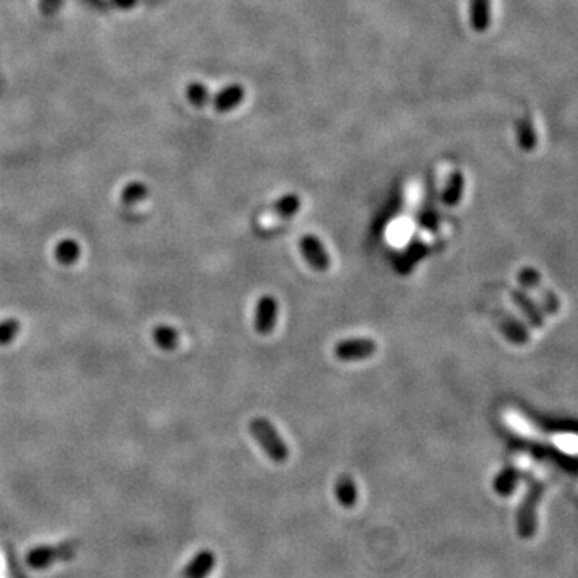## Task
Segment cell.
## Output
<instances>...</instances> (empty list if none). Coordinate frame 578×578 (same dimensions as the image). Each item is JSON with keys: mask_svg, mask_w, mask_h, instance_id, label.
<instances>
[{"mask_svg": "<svg viewBox=\"0 0 578 578\" xmlns=\"http://www.w3.org/2000/svg\"><path fill=\"white\" fill-rule=\"evenodd\" d=\"M378 344L368 338L342 339L334 345V355L339 361H361L376 354Z\"/></svg>", "mask_w": 578, "mask_h": 578, "instance_id": "obj_3", "label": "cell"}, {"mask_svg": "<svg viewBox=\"0 0 578 578\" xmlns=\"http://www.w3.org/2000/svg\"><path fill=\"white\" fill-rule=\"evenodd\" d=\"M469 22L476 33H485L492 23V0H469Z\"/></svg>", "mask_w": 578, "mask_h": 578, "instance_id": "obj_9", "label": "cell"}, {"mask_svg": "<svg viewBox=\"0 0 578 578\" xmlns=\"http://www.w3.org/2000/svg\"><path fill=\"white\" fill-rule=\"evenodd\" d=\"M246 98V89L241 84H230L214 97V108L219 113H229L238 108Z\"/></svg>", "mask_w": 578, "mask_h": 578, "instance_id": "obj_8", "label": "cell"}, {"mask_svg": "<svg viewBox=\"0 0 578 578\" xmlns=\"http://www.w3.org/2000/svg\"><path fill=\"white\" fill-rule=\"evenodd\" d=\"M492 318L497 324L503 336L509 340L511 344L524 345L530 340V333L524 323H520L518 318L511 317L506 312H493Z\"/></svg>", "mask_w": 578, "mask_h": 578, "instance_id": "obj_6", "label": "cell"}, {"mask_svg": "<svg viewBox=\"0 0 578 578\" xmlns=\"http://www.w3.org/2000/svg\"><path fill=\"white\" fill-rule=\"evenodd\" d=\"M187 97L192 105L198 106V108H203L209 103V89L206 87L204 84H201V82H193V84L188 85L187 89Z\"/></svg>", "mask_w": 578, "mask_h": 578, "instance_id": "obj_19", "label": "cell"}, {"mask_svg": "<svg viewBox=\"0 0 578 578\" xmlns=\"http://www.w3.org/2000/svg\"><path fill=\"white\" fill-rule=\"evenodd\" d=\"M334 492H336V498L342 508L350 509L357 504V485H355L354 479L350 477L349 474H340L336 481V485H334Z\"/></svg>", "mask_w": 578, "mask_h": 578, "instance_id": "obj_11", "label": "cell"}, {"mask_svg": "<svg viewBox=\"0 0 578 578\" xmlns=\"http://www.w3.org/2000/svg\"><path fill=\"white\" fill-rule=\"evenodd\" d=\"M304 261L317 272H327L331 265V259L322 240L315 235H304L299 241Z\"/></svg>", "mask_w": 578, "mask_h": 578, "instance_id": "obj_4", "label": "cell"}, {"mask_svg": "<svg viewBox=\"0 0 578 578\" xmlns=\"http://www.w3.org/2000/svg\"><path fill=\"white\" fill-rule=\"evenodd\" d=\"M534 292H536V297H538L540 301V307L541 311L550 313V315H557L561 311V301L559 297L556 296L553 291H550V289H546L543 285L540 288H536Z\"/></svg>", "mask_w": 578, "mask_h": 578, "instance_id": "obj_16", "label": "cell"}, {"mask_svg": "<svg viewBox=\"0 0 578 578\" xmlns=\"http://www.w3.org/2000/svg\"><path fill=\"white\" fill-rule=\"evenodd\" d=\"M518 140L519 147L524 149V151H531L536 147V135L534 131V126H531L530 121L524 119L518 122Z\"/></svg>", "mask_w": 578, "mask_h": 578, "instance_id": "obj_17", "label": "cell"}, {"mask_svg": "<svg viewBox=\"0 0 578 578\" xmlns=\"http://www.w3.org/2000/svg\"><path fill=\"white\" fill-rule=\"evenodd\" d=\"M520 479V472L518 468L514 466H506L497 474L493 481V490L495 493L499 495V497H509V495L514 493L515 487H518Z\"/></svg>", "mask_w": 578, "mask_h": 578, "instance_id": "obj_12", "label": "cell"}, {"mask_svg": "<svg viewBox=\"0 0 578 578\" xmlns=\"http://www.w3.org/2000/svg\"><path fill=\"white\" fill-rule=\"evenodd\" d=\"M249 432L259 443L265 455L275 463H285L289 458V448L280 432L267 418H254L249 422Z\"/></svg>", "mask_w": 578, "mask_h": 578, "instance_id": "obj_1", "label": "cell"}, {"mask_svg": "<svg viewBox=\"0 0 578 578\" xmlns=\"http://www.w3.org/2000/svg\"><path fill=\"white\" fill-rule=\"evenodd\" d=\"M464 185H466L464 174L459 172V170L452 172L445 185V190H443V193H442L443 204L448 206V208H455V206H458L459 201H461L463 198Z\"/></svg>", "mask_w": 578, "mask_h": 578, "instance_id": "obj_13", "label": "cell"}, {"mask_svg": "<svg viewBox=\"0 0 578 578\" xmlns=\"http://www.w3.org/2000/svg\"><path fill=\"white\" fill-rule=\"evenodd\" d=\"M299 210H301V198L294 193L281 196V198L276 199L272 206L273 215H276L278 219H283V220L291 219V217L296 215Z\"/></svg>", "mask_w": 578, "mask_h": 578, "instance_id": "obj_15", "label": "cell"}, {"mask_svg": "<svg viewBox=\"0 0 578 578\" xmlns=\"http://www.w3.org/2000/svg\"><path fill=\"white\" fill-rule=\"evenodd\" d=\"M545 493V484L538 481L530 484L527 493L524 495L522 503L519 504L515 514V529L518 535L524 540H530L536 531V508Z\"/></svg>", "mask_w": 578, "mask_h": 578, "instance_id": "obj_2", "label": "cell"}, {"mask_svg": "<svg viewBox=\"0 0 578 578\" xmlns=\"http://www.w3.org/2000/svg\"><path fill=\"white\" fill-rule=\"evenodd\" d=\"M278 320V301L270 294L262 296L256 304L254 311V329L261 336H268L276 327Z\"/></svg>", "mask_w": 578, "mask_h": 578, "instance_id": "obj_5", "label": "cell"}, {"mask_svg": "<svg viewBox=\"0 0 578 578\" xmlns=\"http://www.w3.org/2000/svg\"><path fill=\"white\" fill-rule=\"evenodd\" d=\"M63 556L60 548H51V546H38V548L31 550L29 554L26 556L29 567L33 569H45L51 562H55L58 557Z\"/></svg>", "mask_w": 578, "mask_h": 578, "instance_id": "obj_14", "label": "cell"}, {"mask_svg": "<svg viewBox=\"0 0 578 578\" xmlns=\"http://www.w3.org/2000/svg\"><path fill=\"white\" fill-rule=\"evenodd\" d=\"M511 299H513V302L518 306V308L525 318H527V322L530 327H534L536 329H541L545 327V313L541 311L540 306H536V302L531 299L527 292L524 291H511Z\"/></svg>", "mask_w": 578, "mask_h": 578, "instance_id": "obj_7", "label": "cell"}, {"mask_svg": "<svg viewBox=\"0 0 578 578\" xmlns=\"http://www.w3.org/2000/svg\"><path fill=\"white\" fill-rule=\"evenodd\" d=\"M518 281L520 283V286L527 289V291H535L536 288L543 285V283H541V275L534 267L520 268V272L518 273Z\"/></svg>", "mask_w": 578, "mask_h": 578, "instance_id": "obj_18", "label": "cell"}, {"mask_svg": "<svg viewBox=\"0 0 578 578\" xmlns=\"http://www.w3.org/2000/svg\"><path fill=\"white\" fill-rule=\"evenodd\" d=\"M215 565V556L210 550H201L185 569V578H208Z\"/></svg>", "mask_w": 578, "mask_h": 578, "instance_id": "obj_10", "label": "cell"}]
</instances>
